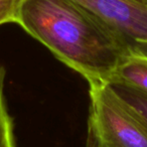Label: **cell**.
Returning <instances> with one entry per match:
<instances>
[{
  "mask_svg": "<svg viewBox=\"0 0 147 147\" xmlns=\"http://www.w3.org/2000/svg\"><path fill=\"white\" fill-rule=\"evenodd\" d=\"M16 23L88 83H108L139 49L74 0H22Z\"/></svg>",
  "mask_w": 147,
  "mask_h": 147,
  "instance_id": "cell-1",
  "label": "cell"
},
{
  "mask_svg": "<svg viewBox=\"0 0 147 147\" xmlns=\"http://www.w3.org/2000/svg\"><path fill=\"white\" fill-rule=\"evenodd\" d=\"M89 147H147V125L106 82H91Z\"/></svg>",
  "mask_w": 147,
  "mask_h": 147,
  "instance_id": "cell-2",
  "label": "cell"
},
{
  "mask_svg": "<svg viewBox=\"0 0 147 147\" xmlns=\"http://www.w3.org/2000/svg\"><path fill=\"white\" fill-rule=\"evenodd\" d=\"M132 45L147 51V1L74 0Z\"/></svg>",
  "mask_w": 147,
  "mask_h": 147,
  "instance_id": "cell-3",
  "label": "cell"
},
{
  "mask_svg": "<svg viewBox=\"0 0 147 147\" xmlns=\"http://www.w3.org/2000/svg\"><path fill=\"white\" fill-rule=\"evenodd\" d=\"M110 82L121 83L147 93V51L133 49L119 63Z\"/></svg>",
  "mask_w": 147,
  "mask_h": 147,
  "instance_id": "cell-4",
  "label": "cell"
},
{
  "mask_svg": "<svg viewBox=\"0 0 147 147\" xmlns=\"http://www.w3.org/2000/svg\"><path fill=\"white\" fill-rule=\"evenodd\" d=\"M6 69L0 65V147H17L14 133V122L9 113L5 96Z\"/></svg>",
  "mask_w": 147,
  "mask_h": 147,
  "instance_id": "cell-5",
  "label": "cell"
},
{
  "mask_svg": "<svg viewBox=\"0 0 147 147\" xmlns=\"http://www.w3.org/2000/svg\"><path fill=\"white\" fill-rule=\"evenodd\" d=\"M114 92L138 114L147 125V93L121 83H108Z\"/></svg>",
  "mask_w": 147,
  "mask_h": 147,
  "instance_id": "cell-6",
  "label": "cell"
},
{
  "mask_svg": "<svg viewBox=\"0 0 147 147\" xmlns=\"http://www.w3.org/2000/svg\"><path fill=\"white\" fill-rule=\"evenodd\" d=\"M22 0H0V25L16 23Z\"/></svg>",
  "mask_w": 147,
  "mask_h": 147,
  "instance_id": "cell-7",
  "label": "cell"
},
{
  "mask_svg": "<svg viewBox=\"0 0 147 147\" xmlns=\"http://www.w3.org/2000/svg\"><path fill=\"white\" fill-rule=\"evenodd\" d=\"M144 1H147V0H144Z\"/></svg>",
  "mask_w": 147,
  "mask_h": 147,
  "instance_id": "cell-8",
  "label": "cell"
}]
</instances>
